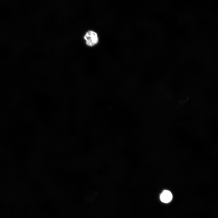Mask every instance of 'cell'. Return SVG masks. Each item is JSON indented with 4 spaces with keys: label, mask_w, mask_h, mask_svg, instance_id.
Segmentation results:
<instances>
[{
    "label": "cell",
    "mask_w": 218,
    "mask_h": 218,
    "mask_svg": "<svg viewBox=\"0 0 218 218\" xmlns=\"http://www.w3.org/2000/svg\"><path fill=\"white\" fill-rule=\"evenodd\" d=\"M84 39L86 45L89 47H93L99 42V38L97 33L92 30H89L85 34Z\"/></svg>",
    "instance_id": "cell-1"
},
{
    "label": "cell",
    "mask_w": 218,
    "mask_h": 218,
    "mask_svg": "<svg viewBox=\"0 0 218 218\" xmlns=\"http://www.w3.org/2000/svg\"><path fill=\"white\" fill-rule=\"evenodd\" d=\"M172 195L171 192L168 190H164L160 195V200L164 203H168L172 200Z\"/></svg>",
    "instance_id": "cell-2"
}]
</instances>
